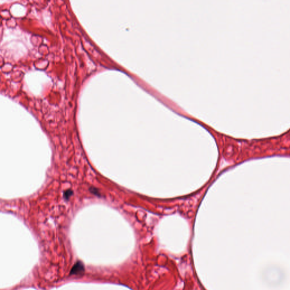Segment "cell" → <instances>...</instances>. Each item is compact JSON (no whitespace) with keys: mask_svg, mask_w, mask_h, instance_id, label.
<instances>
[{"mask_svg":"<svg viewBox=\"0 0 290 290\" xmlns=\"http://www.w3.org/2000/svg\"><path fill=\"white\" fill-rule=\"evenodd\" d=\"M83 266L81 263H77L75 264V265L73 268L71 273L73 274H79L83 272Z\"/></svg>","mask_w":290,"mask_h":290,"instance_id":"obj_1","label":"cell"},{"mask_svg":"<svg viewBox=\"0 0 290 290\" xmlns=\"http://www.w3.org/2000/svg\"><path fill=\"white\" fill-rule=\"evenodd\" d=\"M71 194H72V192H69L67 191V192L65 193V195L66 194V196H65V197H70V196L71 195Z\"/></svg>","mask_w":290,"mask_h":290,"instance_id":"obj_2","label":"cell"}]
</instances>
